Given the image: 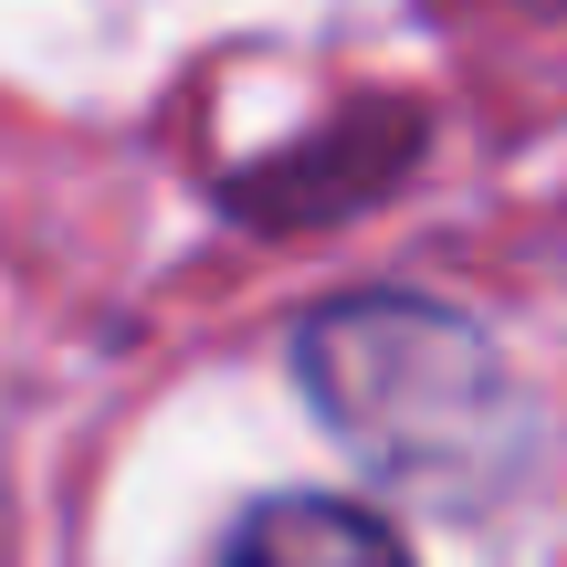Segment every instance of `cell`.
<instances>
[{
	"instance_id": "cell-2",
	"label": "cell",
	"mask_w": 567,
	"mask_h": 567,
	"mask_svg": "<svg viewBox=\"0 0 567 567\" xmlns=\"http://www.w3.org/2000/svg\"><path fill=\"white\" fill-rule=\"evenodd\" d=\"M221 567H410V557H400V536L379 515L326 505V494H284V505H264L231 536Z\"/></svg>"
},
{
	"instance_id": "cell-1",
	"label": "cell",
	"mask_w": 567,
	"mask_h": 567,
	"mask_svg": "<svg viewBox=\"0 0 567 567\" xmlns=\"http://www.w3.org/2000/svg\"><path fill=\"white\" fill-rule=\"evenodd\" d=\"M305 389L368 473L431 505H484L526 463V389L473 316L421 295H347L305 326Z\"/></svg>"
}]
</instances>
